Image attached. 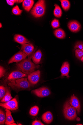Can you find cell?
Segmentation results:
<instances>
[{
  "label": "cell",
  "mask_w": 83,
  "mask_h": 125,
  "mask_svg": "<svg viewBox=\"0 0 83 125\" xmlns=\"http://www.w3.org/2000/svg\"><path fill=\"white\" fill-rule=\"evenodd\" d=\"M31 58L25 59L16 64L18 69L23 73L29 75L34 72L39 66L35 65L31 60Z\"/></svg>",
  "instance_id": "6da1fadb"
},
{
  "label": "cell",
  "mask_w": 83,
  "mask_h": 125,
  "mask_svg": "<svg viewBox=\"0 0 83 125\" xmlns=\"http://www.w3.org/2000/svg\"><path fill=\"white\" fill-rule=\"evenodd\" d=\"M55 9L54 10V15L55 16L58 18L61 17L62 14V10L58 5L56 4H55Z\"/></svg>",
  "instance_id": "ffe728a7"
},
{
  "label": "cell",
  "mask_w": 83,
  "mask_h": 125,
  "mask_svg": "<svg viewBox=\"0 0 83 125\" xmlns=\"http://www.w3.org/2000/svg\"><path fill=\"white\" fill-rule=\"evenodd\" d=\"M34 47L31 43H25L22 45L21 51L26 54L28 58H31L34 54L33 53Z\"/></svg>",
  "instance_id": "52a82bcc"
},
{
  "label": "cell",
  "mask_w": 83,
  "mask_h": 125,
  "mask_svg": "<svg viewBox=\"0 0 83 125\" xmlns=\"http://www.w3.org/2000/svg\"><path fill=\"white\" fill-rule=\"evenodd\" d=\"M39 110V108L38 106H34L30 109L29 112V114L32 116H36L38 114Z\"/></svg>",
  "instance_id": "7402d4cb"
},
{
  "label": "cell",
  "mask_w": 83,
  "mask_h": 125,
  "mask_svg": "<svg viewBox=\"0 0 83 125\" xmlns=\"http://www.w3.org/2000/svg\"><path fill=\"white\" fill-rule=\"evenodd\" d=\"M75 48L80 50L83 49V43L81 42H78L76 44Z\"/></svg>",
  "instance_id": "f1b7e54d"
},
{
  "label": "cell",
  "mask_w": 83,
  "mask_h": 125,
  "mask_svg": "<svg viewBox=\"0 0 83 125\" xmlns=\"http://www.w3.org/2000/svg\"><path fill=\"white\" fill-rule=\"evenodd\" d=\"M6 1L8 4L10 5L13 6L14 4V3L11 2L10 0H6Z\"/></svg>",
  "instance_id": "1f68e13d"
},
{
  "label": "cell",
  "mask_w": 83,
  "mask_h": 125,
  "mask_svg": "<svg viewBox=\"0 0 83 125\" xmlns=\"http://www.w3.org/2000/svg\"><path fill=\"white\" fill-rule=\"evenodd\" d=\"M75 55L78 59L81 60L83 57V50L76 49L75 51Z\"/></svg>",
  "instance_id": "d4e9b609"
},
{
  "label": "cell",
  "mask_w": 83,
  "mask_h": 125,
  "mask_svg": "<svg viewBox=\"0 0 83 125\" xmlns=\"http://www.w3.org/2000/svg\"><path fill=\"white\" fill-rule=\"evenodd\" d=\"M6 117L4 112L1 109L0 110V125H4Z\"/></svg>",
  "instance_id": "cb8c5ba5"
},
{
  "label": "cell",
  "mask_w": 83,
  "mask_h": 125,
  "mask_svg": "<svg viewBox=\"0 0 83 125\" xmlns=\"http://www.w3.org/2000/svg\"><path fill=\"white\" fill-rule=\"evenodd\" d=\"M8 85L15 89H26L31 87L27 79L24 78L11 81L8 84Z\"/></svg>",
  "instance_id": "3957f363"
},
{
  "label": "cell",
  "mask_w": 83,
  "mask_h": 125,
  "mask_svg": "<svg viewBox=\"0 0 83 125\" xmlns=\"http://www.w3.org/2000/svg\"><path fill=\"white\" fill-rule=\"evenodd\" d=\"M6 88L3 86L0 87V99L2 100L6 94Z\"/></svg>",
  "instance_id": "484cf974"
},
{
  "label": "cell",
  "mask_w": 83,
  "mask_h": 125,
  "mask_svg": "<svg viewBox=\"0 0 83 125\" xmlns=\"http://www.w3.org/2000/svg\"><path fill=\"white\" fill-rule=\"evenodd\" d=\"M27 56L26 54L20 51L10 59L8 62V64L14 62L18 63L26 59Z\"/></svg>",
  "instance_id": "ba28073f"
},
{
  "label": "cell",
  "mask_w": 83,
  "mask_h": 125,
  "mask_svg": "<svg viewBox=\"0 0 83 125\" xmlns=\"http://www.w3.org/2000/svg\"><path fill=\"white\" fill-rule=\"evenodd\" d=\"M34 1L32 0H25L22 3V6L24 9L29 12L33 7Z\"/></svg>",
  "instance_id": "e0dca14e"
},
{
  "label": "cell",
  "mask_w": 83,
  "mask_h": 125,
  "mask_svg": "<svg viewBox=\"0 0 83 125\" xmlns=\"http://www.w3.org/2000/svg\"><path fill=\"white\" fill-rule=\"evenodd\" d=\"M15 41L21 44L29 43L30 41L24 37L19 35H16L14 37Z\"/></svg>",
  "instance_id": "2e32d148"
},
{
  "label": "cell",
  "mask_w": 83,
  "mask_h": 125,
  "mask_svg": "<svg viewBox=\"0 0 83 125\" xmlns=\"http://www.w3.org/2000/svg\"><path fill=\"white\" fill-rule=\"evenodd\" d=\"M68 26L71 31L74 32L79 31L81 28V26L79 23L75 20L71 21H69Z\"/></svg>",
  "instance_id": "30bf717a"
},
{
  "label": "cell",
  "mask_w": 83,
  "mask_h": 125,
  "mask_svg": "<svg viewBox=\"0 0 83 125\" xmlns=\"http://www.w3.org/2000/svg\"><path fill=\"white\" fill-rule=\"evenodd\" d=\"M22 10H20L18 5H16L13 9L12 12L16 15H20L22 13Z\"/></svg>",
  "instance_id": "4316f807"
},
{
  "label": "cell",
  "mask_w": 83,
  "mask_h": 125,
  "mask_svg": "<svg viewBox=\"0 0 83 125\" xmlns=\"http://www.w3.org/2000/svg\"><path fill=\"white\" fill-rule=\"evenodd\" d=\"M23 0H19V3H21V2L23 1Z\"/></svg>",
  "instance_id": "836d02e7"
},
{
  "label": "cell",
  "mask_w": 83,
  "mask_h": 125,
  "mask_svg": "<svg viewBox=\"0 0 83 125\" xmlns=\"http://www.w3.org/2000/svg\"><path fill=\"white\" fill-rule=\"evenodd\" d=\"M81 61H82V62H83V57L82 59L81 60Z\"/></svg>",
  "instance_id": "e575fe53"
},
{
  "label": "cell",
  "mask_w": 83,
  "mask_h": 125,
  "mask_svg": "<svg viewBox=\"0 0 83 125\" xmlns=\"http://www.w3.org/2000/svg\"><path fill=\"white\" fill-rule=\"evenodd\" d=\"M76 125H82V124H77Z\"/></svg>",
  "instance_id": "8d00e7d4"
},
{
  "label": "cell",
  "mask_w": 83,
  "mask_h": 125,
  "mask_svg": "<svg viewBox=\"0 0 83 125\" xmlns=\"http://www.w3.org/2000/svg\"><path fill=\"white\" fill-rule=\"evenodd\" d=\"M6 94L0 101L2 103H6L13 98L11 96L9 90L7 88H6Z\"/></svg>",
  "instance_id": "44dd1931"
},
{
  "label": "cell",
  "mask_w": 83,
  "mask_h": 125,
  "mask_svg": "<svg viewBox=\"0 0 83 125\" xmlns=\"http://www.w3.org/2000/svg\"><path fill=\"white\" fill-rule=\"evenodd\" d=\"M63 112L65 118L69 120H74L77 117L76 110L71 105L69 101H66L65 103Z\"/></svg>",
  "instance_id": "7a4b0ae2"
},
{
  "label": "cell",
  "mask_w": 83,
  "mask_h": 125,
  "mask_svg": "<svg viewBox=\"0 0 83 125\" xmlns=\"http://www.w3.org/2000/svg\"><path fill=\"white\" fill-rule=\"evenodd\" d=\"M0 28H1L2 27V25L1 24V23H0Z\"/></svg>",
  "instance_id": "d590c367"
},
{
  "label": "cell",
  "mask_w": 83,
  "mask_h": 125,
  "mask_svg": "<svg viewBox=\"0 0 83 125\" xmlns=\"http://www.w3.org/2000/svg\"><path fill=\"white\" fill-rule=\"evenodd\" d=\"M31 92L38 97L41 98L48 96L51 93L50 90L45 87L34 90H32Z\"/></svg>",
  "instance_id": "8992f818"
},
{
  "label": "cell",
  "mask_w": 83,
  "mask_h": 125,
  "mask_svg": "<svg viewBox=\"0 0 83 125\" xmlns=\"http://www.w3.org/2000/svg\"><path fill=\"white\" fill-rule=\"evenodd\" d=\"M42 56V52L40 50H39L33 55L31 58L34 63L37 64L40 62Z\"/></svg>",
  "instance_id": "9a60e30c"
},
{
  "label": "cell",
  "mask_w": 83,
  "mask_h": 125,
  "mask_svg": "<svg viewBox=\"0 0 83 125\" xmlns=\"http://www.w3.org/2000/svg\"><path fill=\"white\" fill-rule=\"evenodd\" d=\"M32 125H44L41 121L39 120H35L32 123Z\"/></svg>",
  "instance_id": "4dcf8cb0"
},
{
  "label": "cell",
  "mask_w": 83,
  "mask_h": 125,
  "mask_svg": "<svg viewBox=\"0 0 83 125\" xmlns=\"http://www.w3.org/2000/svg\"><path fill=\"white\" fill-rule=\"evenodd\" d=\"M40 76L39 70L34 72L29 75L28 78L30 84L33 85L37 84L39 81Z\"/></svg>",
  "instance_id": "9c48e42d"
},
{
  "label": "cell",
  "mask_w": 83,
  "mask_h": 125,
  "mask_svg": "<svg viewBox=\"0 0 83 125\" xmlns=\"http://www.w3.org/2000/svg\"><path fill=\"white\" fill-rule=\"evenodd\" d=\"M43 121L46 123L50 124L53 120V116L52 113L50 111L44 113L42 116Z\"/></svg>",
  "instance_id": "5bb4252c"
},
{
  "label": "cell",
  "mask_w": 83,
  "mask_h": 125,
  "mask_svg": "<svg viewBox=\"0 0 83 125\" xmlns=\"http://www.w3.org/2000/svg\"><path fill=\"white\" fill-rule=\"evenodd\" d=\"M54 34L56 37L59 39H64L65 37V34L64 31L61 28L55 30L54 31Z\"/></svg>",
  "instance_id": "d6986e66"
},
{
  "label": "cell",
  "mask_w": 83,
  "mask_h": 125,
  "mask_svg": "<svg viewBox=\"0 0 83 125\" xmlns=\"http://www.w3.org/2000/svg\"><path fill=\"white\" fill-rule=\"evenodd\" d=\"M70 102L71 105L76 109L78 115H79L81 110V106L78 99L74 94L71 96Z\"/></svg>",
  "instance_id": "7c38bea8"
},
{
  "label": "cell",
  "mask_w": 83,
  "mask_h": 125,
  "mask_svg": "<svg viewBox=\"0 0 83 125\" xmlns=\"http://www.w3.org/2000/svg\"><path fill=\"white\" fill-rule=\"evenodd\" d=\"M6 115V119L5 124L9 125L10 124L14 123L15 121L11 115V113L10 110L6 109L5 110Z\"/></svg>",
  "instance_id": "ac0fdd59"
},
{
  "label": "cell",
  "mask_w": 83,
  "mask_h": 125,
  "mask_svg": "<svg viewBox=\"0 0 83 125\" xmlns=\"http://www.w3.org/2000/svg\"><path fill=\"white\" fill-rule=\"evenodd\" d=\"M5 70L4 68L1 66L0 67V77H2L5 73Z\"/></svg>",
  "instance_id": "f546056e"
},
{
  "label": "cell",
  "mask_w": 83,
  "mask_h": 125,
  "mask_svg": "<svg viewBox=\"0 0 83 125\" xmlns=\"http://www.w3.org/2000/svg\"><path fill=\"white\" fill-rule=\"evenodd\" d=\"M51 25L53 29H56L60 27V23L59 21L56 19H54L52 22Z\"/></svg>",
  "instance_id": "83f0119b"
},
{
  "label": "cell",
  "mask_w": 83,
  "mask_h": 125,
  "mask_svg": "<svg viewBox=\"0 0 83 125\" xmlns=\"http://www.w3.org/2000/svg\"><path fill=\"white\" fill-rule=\"evenodd\" d=\"M26 76V74L19 71H13L11 73L8 78V80H15Z\"/></svg>",
  "instance_id": "8fae6325"
},
{
  "label": "cell",
  "mask_w": 83,
  "mask_h": 125,
  "mask_svg": "<svg viewBox=\"0 0 83 125\" xmlns=\"http://www.w3.org/2000/svg\"><path fill=\"white\" fill-rule=\"evenodd\" d=\"M17 125V124H16V123H12V124H10L9 125Z\"/></svg>",
  "instance_id": "d6a6232c"
},
{
  "label": "cell",
  "mask_w": 83,
  "mask_h": 125,
  "mask_svg": "<svg viewBox=\"0 0 83 125\" xmlns=\"http://www.w3.org/2000/svg\"><path fill=\"white\" fill-rule=\"evenodd\" d=\"M69 63L67 62H64L62 66L61 70V76L64 77L66 76L67 78H69L70 76L69 75Z\"/></svg>",
  "instance_id": "4fadbf2b"
},
{
  "label": "cell",
  "mask_w": 83,
  "mask_h": 125,
  "mask_svg": "<svg viewBox=\"0 0 83 125\" xmlns=\"http://www.w3.org/2000/svg\"><path fill=\"white\" fill-rule=\"evenodd\" d=\"M45 1L40 0L34 6L31 11V13L35 18L41 17L45 13Z\"/></svg>",
  "instance_id": "277c9868"
},
{
  "label": "cell",
  "mask_w": 83,
  "mask_h": 125,
  "mask_svg": "<svg viewBox=\"0 0 83 125\" xmlns=\"http://www.w3.org/2000/svg\"><path fill=\"white\" fill-rule=\"evenodd\" d=\"M61 2L62 6L65 11L68 10L69 9L70 4L69 2L67 0H61Z\"/></svg>",
  "instance_id": "603a6c76"
},
{
  "label": "cell",
  "mask_w": 83,
  "mask_h": 125,
  "mask_svg": "<svg viewBox=\"0 0 83 125\" xmlns=\"http://www.w3.org/2000/svg\"><path fill=\"white\" fill-rule=\"evenodd\" d=\"M0 106L11 111L16 110L18 108V102L16 98L6 103H0Z\"/></svg>",
  "instance_id": "5b68a950"
}]
</instances>
